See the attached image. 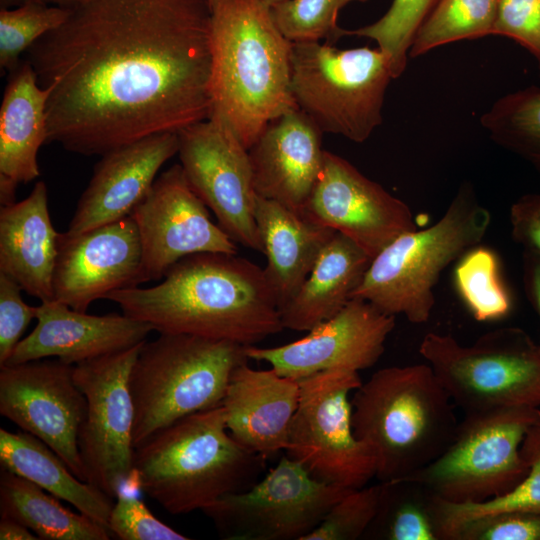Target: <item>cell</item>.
<instances>
[{
  "label": "cell",
  "mask_w": 540,
  "mask_h": 540,
  "mask_svg": "<svg viewBox=\"0 0 540 540\" xmlns=\"http://www.w3.org/2000/svg\"><path fill=\"white\" fill-rule=\"evenodd\" d=\"M366 1L286 0L270 9L277 27L292 43L324 40L332 44L344 37V29L337 24L339 11L351 2Z\"/></svg>",
  "instance_id": "37"
},
{
  "label": "cell",
  "mask_w": 540,
  "mask_h": 540,
  "mask_svg": "<svg viewBox=\"0 0 540 540\" xmlns=\"http://www.w3.org/2000/svg\"><path fill=\"white\" fill-rule=\"evenodd\" d=\"M393 79L390 60L378 47L292 43V96L322 133L366 141L382 123L385 94Z\"/></svg>",
  "instance_id": "8"
},
{
  "label": "cell",
  "mask_w": 540,
  "mask_h": 540,
  "mask_svg": "<svg viewBox=\"0 0 540 540\" xmlns=\"http://www.w3.org/2000/svg\"><path fill=\"white\" fill-rule=\"evenodd\" d=\"M48 140L103 155L209 118V0H83L25 53Z\"/></svg>",
  "instance_id": "1"
},
{
  "label": "cell",
  "mask_w": 540,
  "mask_h": 540,
  "mask_svg": "<svg viewBox=\"0 0 540 540\" xmlns=\"http://www.w3.org/2000/svg\"><path fill=\"white\" fill-rule=\"evenodd\" d=\"M351 405L354 433L374 449L380 482L427 466L449 445L459 423L428 363L376 371L354 390Z\"/></svg>",
  "instance_id": "5"
},
{
  "label": "cell",
  "mask_w": 540,
  "mask_h": 540,
  "mask_svg": "<svg viewBox=\"0 0 540 540\" xmlns=\"http://www.w3.org/2000/svg\"><path fill=\"white\" fill-rule=\"evenodd\" d=\"M0 414L43 441L87 482L78 443L87 399L74 380V365L43 358L0 367Z\"/></svg>",
  "instance_id": "15"
},
{
  "label": "cell",
  "mask_w": 540,
  "mask_h": 540,
  "mask_svg": "<svg viewBox=\"0 0 540 540\" xmlns=\"http://www.w3.org/2000/svg\"><path fill=\"white\" fill-rule=\"evenodd\" d=\"M539 74H540V69H539Z\"/></svg>",
  "instance_id": "48"
},
{
  "label": "cell",
  "mask_w": 540,
  "mask_h": 540,
  "mask_svg": "<svg viewBox=\"0 0 540 540\" xmlns=\"http://www.w3.org/2000/svg\"><path fill=\"white\" fill-rule=\"evenodd\" d=\"M493 35L523 46L540 69V0H498Z\"/></svg>",
  "instance_id": "41"
},
{
  "label": "cell",
  "mask_w": 540,
  "mask_h": 540,
  "mask_svg": "<svg viewBox=\"0 0 540 540\" xmlns=\"http://www.w3.org/2000/svg\"><path fill=\"white\" fill-rule=\"evenodd\" d=\"M129 317L154 331L255 345L282 331L279 307L264 268L237 254L186 256L151 287L108 294Z\"/></svg>",
  "instance_id": "2"
},
{
  "label": "cell",
  "mask_w": 540,
  "mask_h": 540,
  "mask_svg": "<svg viewBox=\"0 0 540 540\" xmlns=\"http://www.w3.org/2000/svg\"><path fill=\"white\" fill-rule=\"evenodd\" d=\"M490 138L540 171V87L531 85L497 99L481 119Z\"/></svg>",
  "instance_id": "31"
},
{
  "label": "cell",
  "mask_w": 540,
  "mask_h": 540,
  "mask_svg": "<svg viewBox=\"0 0 540 540\" xmlns=\"http://www.w3.org/2000/svg\"><path fill=\"white\" fill-rule=\"evenodd\" d=\"M464 414L445 450L403 478L455 504L487 501L516 487L529 470L521 452L523 439L532 425L540 423V409L535 407Z\"/></svg>",
  "instance_id": "9"
},
{
  "label": "cell",
  "mask_w": 540,
  "mask_h": 540,
  "mask_svg": "<svg viewBox=\"0 0 540 540\" xmlns=\"http://www.w3.org/2000/svg\"><path fill=\"white\" fill-rule=\"evenodd\" d=\"M22 288L9 276L0 273V367L4 366L21 340L38 306L25 303Z\"/></svg>",
  "instance_id": "42"
},
{
  "label": "cell",
  "mask_w": 540,
  "mask_h": 540,
  "mask_svg": "<svg viewBox=\"0 0 540 540\" xmlns=\"http://www.w3.org/2000/svg\"><path fill=\"white\" fill-rule=\"evenodd\" d=\"M302 213L347 236L372 259L395 238L417 229L406 203L326 150L321 174Z\"/></svg>",
  "instance_id": "17"
},
{
  "label": "cell",
  "mask_w": 540,
  "mask_h": 540,
  "mask_svg": "<svg viewBox=\"0 0 540 540\" xmlns=\"http://www.w3.org/2000/svg\"><path fill=\"white\" fill-rule=\"evenodd\" d=\"M443 540H540V513L502 512L464 520L449 527Z\"/></svg>",
  "instance_id": "39"
},
{
  "label": "cell",
  "mask_w": 540,
  "mask_h": 540,
  "mask_svg": "<svg viewBox=\"0 0 540 540\" xmlns=\"http://www.w3.org/2000/svg\"><path fill=\"white\" fill-rule=\"evenodd\" d=\"M436 1L393 0L387 12L377 21L353 30L344 29V36L374 40L388 56L396 79L406 69L414 35Z\"/></svg>",
  "instance_id": "35"
},
{
  "label": "cell",
  "mask_w": 540,
  "mask_h": 540,
  "mask_svg": "<svg viewBox=\"0 0 540 540\" xmlns=\"http://www.w3.org/2000/svg\"><path fill=\"white\" fill-rule=\"evenodd\" d=\"M454 282L477 321H496L512 310L510 294L500 277L497 255L488 248L476 246L461 256L454 271Z\"/></svg>",
  "instance_id": "33"
},
{
  "label": "cell",
  "mask_w": 540,
  "mask_h": 540,
  "mask_svg": "<svg viewBox=\"0 0 540 540\" xmlns=\"http://www.w3.org/2000/svg\"><path fill=\"white\" fill-rule=\"evenodd\" d=\"M177 152L178 134L167 132L101 155L65 232L75 235L129 216Z\"/></svg>",
  "instance_id": "20"
},
{
  "label": "cell",
  "mask_w": 540,
  "mask_h": 540,
  "mask_svg": "<svg viewBox=\"0 0 540 540\" xmlns=\"http://www.w3.org/2000/svg\"><path fill=\"white\" fill-rule=\"evenodd\" d=\"M522 268L526 297L540 320V257L524 252Z\"/></svg>",
  "instance_id": "44"
},
{
  "label": "cell",
  "mask_w": 540,
  "mask_h": 540,
  "mask_svg": "<svg viewBox=\"0 0 540 540\" xmlns=\"http://www.w3.org/2000/svg\"><path fill=\"white\" fill-rule=\"evenodd\" d=\"M245 347L226 340L162 333L144 341L129 376L133 445L189 415L222 405Z\"/></svg>",
  "instance_id": "7"
},
{
  "label": "cell",
  "mask_w": 540,
  "mask_h": 540,
  "mask_svg": "<svg viewBox=\"0 0 540 540\" xmlns=\"http://www.w3.org/2000/svg\"><path fill=\"white\" fill-rule=\"evenodd\" d=\"M177 134L180 165L194 192L235 243L262 252L248 149L230 128L212 118Z\"/></svg>",
  "instance_id": "14"
},
{
  "label": "cell",
  "mask_w": 540,
  "mask_h": 540,
  "mask_svg": "<svg viewBox=\"0 0 540 540\" xmlns=\"http://www.w3.org/2000/svg\"><path fill=\"white\" fill-rule=\"evenodd\" d=\"M322 134L297 107L271 121L248 149L257 195L302 213L323 168Z\"/></svg>",
  "instance_id": "22"
},
{
  "label": "cell",
  "mask_w": 540,
  "mask_h": 540,
  "mask_svg": "<svg viewBox=\"0 0 540 540\" xmlns=\"http://www.w3.org/2000/svg\"><path fill=\"white\" fill-rule=\"evenodd\" d=\"M380 483L378 509L362 539L441 540L439 497L406 479Z\"/></svg>",
  "instance_id": "30"
},
{
  "label": "cell",
  "mask_w": 540,
  "mask_h": 540,
  "mask_svg": "<svg viewBox=\"0 0 540 540\" xmlns=\"http://www.w3.org/2000/svg\"><path fill=\"white\" fill-rule=\"evenodd\" d=\"M394 326L395 316L351 298L303 338L277 347L250 345L245 352L249 359L266 362L278 374L296 380L329 370L359 372L378 362Z\"/></svg>",
  "instance_id": "18"
},
{
  "label": "cell",
  "mask_w": 540,
  "mask_h": 540,
  "mask_svg": "<svg viewBox=\"0 0 540 540\" xmlns=\"http://www.w3.org/2000/svg\"><path fill=\"white\" fill-rule=\"evenodd\" d=\"M49 88L23 60L10 72L0 107V203H15L18 184L40 175L38 151L48 140Z\"/></svg>",
  "instance_id": "24"
},
{
  "label": "cell",
  "mask_w": 540,
  "mask_h": 540,
  "mask_svg": "<svg viewBox=\"0 0 540 540\" xmlns=\"http://www.w3.org/2000/svg\"><path fill=\"white\" fill-rule=\"evenodd\" d=\"M362 384L358 372L329 370L299 380L300 396L286 455L322 482L359 489L377 475L374 449L352 425L349 395Z\"/></svg>",
  "instance_id": "11"
},
{
  "label": "cell",
  "mask_w": 540,
  "mask_h": 540,
  "mask_svg": "<svg viewBox=\"0 0 540 540\" xmlns=\"http://www.w3.org/2000/svg\"><path fill=\"white\" fill-rule=\"evenodd\" d=\"M107 527L121 540H187V536L161 522L134 494L120 490Z\"/></svg>",
  "instance_id": "40"
},
{
  "label": "cell",
  "mask_w": 540,
  "mask_h": 540,
  "mask_svg": "<svg viewBox=\"0 0 540 540\" xmlns=\"http://www.w3.org/2000/svg\"><path fill=\"white\" fill-rule=\"evenodd\" d=\"M510 224L513 240L540 257V193L523 195L512 204Z\"/></svg>",
  "instance_id": "43"
},
{
  "label": "cell",
  "mask_w": 540,
  "mask_h": 540,
  "mask_svg": "<svg viewBox=\"0 0 540 540\" xmlns=\"http://www.w3.org/2000/svg\"><path fill=\"white\" fill-rule=\"evenodd\" d=\"M142 344L74 365V380L87 399L78 438L87 482L112 499L134 475L129 376Z\"/></svg>",
  "instance_id": "13"
},
{
  "label": "cell",
  "mask_w": 540,
  "mask_h": 540,
  "mask_svg": "<svg viewBox=\"0 0 540 540\" xmlns=\"http://www.w3.org/2000/svg\"><path fill=\"white\" fill-rule=\"evenodd\" d=\"M60 233L52 224L47 187L38 181L20 202L0 209V273L41 302L54 300Z\"/></svg>",
  "instance_id": "25"
},
{
  "label": "cell",
  "mask_w": 540,
  "mask_h": 540,
  "mask_svg": "<svg viewBox=\"0 0 540 540\" xmlns=\"http://www.w3.org/2000/svg\"><path fill=\"white\" fill-rule=\"evenodd\" d=\"M498 0H437L416 31L409 57L452 42L493 35Z\"/></svg>",
  "instance_id": "32"
},
{
  "label": "cell",
  "mask_w": 540,
  "mask_h": 540,
  "mask_svg": "<svg viewBox=\"0 0 540 540\" xmlns=\"http://www.w3.org/2000/svg\"><path fill=\"white\" fill-rule=\"evenodd\" d=\"M300 396L299 380L247 362L230 379L222 406L230 435L244 448L268 459L286 450Z\"/></svg>",
  "instance_id": "23"
},
{
  "label": "cell",
  "mask_w": 540,
  "mask_h": 540,
  "mask_svg": "<svg viewBox=\"0 0 540 540\" xmlns=\"http://www.w3.org/2000/svg\"><path fill=\"white\" fill-rule=\"evenodd\" d=\"M264 3H266L269 7H272L276 4H279L281 2H284L286 0H262Z\"/></svg>",
  "instance_id": "47"
},
{
  "label": "cell",
  "mask_w": 540,
  "mask_h": 540,
  "mask_svg": "<svg viewBox=\"0 0 540 540\" xmlns=\"http://www.w3.org/2000/svg\"><path fill=\"white\" fill-rule=\"evenodd\" d=\"M371 260L354 241L335 232L296 295L279 310L283 328L309 331L337 314L352 298Z\"/></svg>",
  "instance_id": "27"
},
{
  "label": "cell",
  "mask_w": 540,
  "mask_h": 540,
  "mask_svg": "<svg viewBox=\"0 0 540 540\" xmlns=\"http://www.w3.org/2000/svg\"><path fill=\"white\" fill-rule=\"evenodd\" d=\"M6 469L0 473V515L25 525L44 540H108L109 529L74 513L59 498Z\"/></svg>",
  "instance_id": "29"
},
{
  "label": "cell",
  "mask_w": 540,
  "mask_h": 540,
  "mask_svg": "<svg viewBox=\"0 0 540 540\" xmlns=\"http://www.w3.org/2000/svg\"><path fill=\"white\" fill-rule=\"evenodd\" d=\"M1 540H37L38 536L25 525L10 518L1 517L0 520Z\"/></svg>",
  "instance_id": "45"
},
{
  "label": "cell",
  "mask_w": 540,
  "mask_h": 540,
  "mask_svg": "<svg viewBox=\"0 0 540 540\" xmlns=\"http://www.w3.org/2000/svg\"><path fill=\"white\" fill-rule=\"evenodd\" d=\"M70 8L41 3H26L0 10V67L13 71L20 57L42 36L58 28L69 16Z\"/></svg>",
  "instance_id": "36"
},
{
  "label": "cell",
  "mask_w": 540,
  "mask_h": 540,
  "mask_svg": "<svg viewBox=\"0 0 540 540\" xmlns=\"http://www.w3.org/2000/svg\"><path fill=\"white\" fill-rule=\"evenodd\" d=\"M419 353L464 413L540 407V344L520 328L489 331L468 346L430 332Z\"/></svg>",
  "instance_id": "10"
},
{
  "label": "cell",
  "mask_w": 540,
  "mask_h": 540,
  "mask_svg": "<svg viewBox=\"0 0 540 540\" xmlns=\"http://www.w3.org/2000/svg\"><path fill=\"white\" fill-rule=\"evenodd\" d=\"M36 319V327L19 341L5 365L50 357L76 365L135 347L154 331L124 313L89 315L56 300L41 302Z\"/></svg>",
  "instance_id": "21"
},
{
  "label": "cell",
  "mask_w": 540,
  "mask_h": 540,
  "mask_svg": "<svg viewBox=\"0 0 540 540\" xmlns=\"http://www.w3.org/2000/svg\"><path fill=\"white\" fill-rule=\"evenodd\" d=\"M381 483L351 490L304 540L362 539L379 504Z\"/></svg>",
  "instance_id": "38"
},
{
  "label": "cell",
  "mask_w": 540,
  "mask_h": 540,
  "mask_svg": "<svg viewBox=\"0 0 540 540\" xmlns=\"http://www.w3.org/2000/svg\"><path fill=\"white\" fill-rule=\"evenodd\" d=\"M266 458L230 435L223 406L184 417L135 448L136 484L173 515L252 487Z\"/></svg>",
  "instance_id": "4"
},
{
  "label": "cell",
  "mask_w": 540,
  "mask_h": 540,
  "mask_svg": "<svg viewBox=\"0 0 540 540\" xmlns=\"http://www.w3.org/2000/svg\"><path fill=\"white\" fill-rule=\"evenodd\" d=\"M83 0H0L1 8H13L26 3H41L64 8H72Z\"/></svg>",
  "instance_id": "46"
},
{
  "label": "cell",
  "mask_w": 540,
  "mask_h": 540,
  "mask_svg": "<svg viewBox=\"0 0 540 540\" xmlns=\"http://www.w3.org/2000/svg\"><path fill=\"white\" fill-rule=\"evenodd\" d=\"M255 220L267 261L264 272L280 310L296 295L336 231L258 195Z\"/></svg>",
  "instance_id": "26"
},
{
  "label": "cell",
  "mask_w": 540,
  "mask_h": 540,
  "mask_svg": "<svg viewBox=\"0 0 540 540\" xmlns=\"http://www.w3.org/2000/svg\"><path fill=\"white\" fill-rule=\"evenodd\" d=\"M0 463L3 469L33 482L107 527L112 498L77 478L64 460L34 435L1 428Z\"/></svg>",
  "instance_id": "28"
},
{
  "label": "cell",
  "mask_w": 540,
  "mask_h": 540,
  "mask_svg": "<svg viewBox=\"0 0 540 540\" xmlns=\"http://www.w3.org/2000/svg\"><path fill=\"white\" fill-rule=\"evenodd\" d=\"M351 490L315 479L286 455L252 487L202 512L224 539L304 540Z\"/></svg>",
  "instance_id": "12"
},
{
  "label": "cell",
  "mask_w": 540,
  "mask_h": 540,
  "mask_svg": "<svg viewBox=\"0 0 540 540\" xmlns=\"http://www.w3.org/2000/svg\"><path fill=\"white\" fill-rule=\"evenodd\" d=\"M521 452L529 465L525 478L509 492L478 503L455 504L440 498V536L464 520L502 512L540 513V423L527 431Z\"/></svg>",
  "instance_id": "34"
},
{
  "label": "cell",
  "mask_w": 540,
  "mask_h": 540,
  "mask_svg": "<svg viewBox=\"0 0 540 540\" xmlns=\"http://www.w3.org/2000/svg\"><path fill=\"white\" fill-rule=\"evenodd\" d=\"M490 222L491 214L471 184H462L435 224L401 234L371 260L352 298L366 300L388 315L401 314L414 324L427 322L441 273L479 245Z\"/></svg>",
  "instance_id": "6"
},
{
  "label": "cell",
  "mask_w": 540,
  "mask_h": 540,
  "mask_svg": "<svg viewBox=\"0 0 540 540\" xmlns=\"http://www.w3.org/2000/svg\"><path fill=\"white\" fill-rule=\"evenodd\" d=\"M211 109L249 149L267 125L296 107L292 42L262 0H209Z\"/></svg>",
  "instance_id": "3"
},
{
  "label": "cell",
  "mask_w": 540,
  "mask_h": 540,
  "mask_svg": "<svg viewBox=\"0 0 540 540\" xmlns=\"http://www.w3.org/2000/svg\"><path fill=\"white\" fill-rule=\"evenodd\" d=\"M130 216L140 235L144 282L161 280L170 267L192 254L238 252L237 243L212 221L180 164L157 176Z\"/></svg>",
  "instance_id": "16"
},
{
  "label": "cell",
  "mask_w": 540,
  "mask_h": 540,
  "mask_svg": "<svg viewBox=\"0 0 540 540\" xmlns=\"http://www.w3.org/2000/svg\"><path fill=\"white\" fill-rule=\"evenodd\" d=\"M142 283V245L130 215L83 233H60L54 300L86 312L94 301Z\"/></svg>",
  "instance_id": "19"
}]
</instances>
